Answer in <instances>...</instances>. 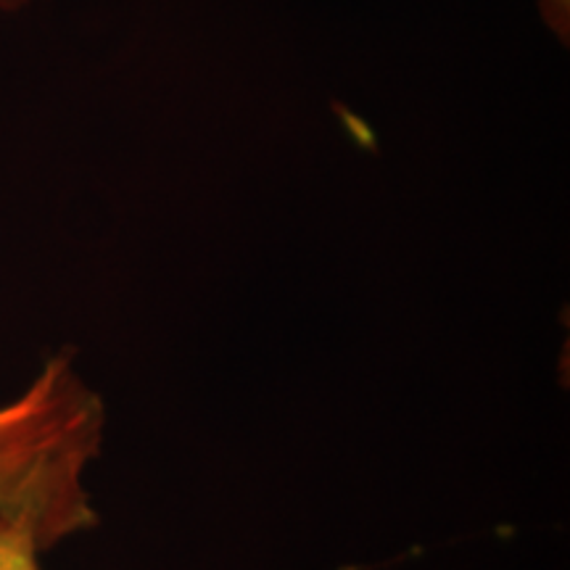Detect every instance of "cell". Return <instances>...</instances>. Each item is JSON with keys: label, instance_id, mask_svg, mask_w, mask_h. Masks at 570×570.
<instances>
[{"label": "cell", "instance_id": "obj_1", "mask_svg": "<svg viewBox=\"0 0 570 570\" xmlns=\"http://www.w3.org/2000/svg\"><path fill=\"white\" fill-rule=\"evenodd\" d=\"M104 441V404L69 354L46 360L13 402L0 404V523L42 552L98 523L88 483Z\"/></svg>", "mask_w": 570, "mask_h": 570}, {"label": "cell", "instance_id": "obj_2", "mask_svg": "<svg viewBox=\"0 0 570 570\" xmlns=\"http://www.w3.org/2000/svg\"><path fill=\"white\" fill-rule=\"evenodd\" d=\"M40 554L30 533L0 523V570H40Z\"/></svg>", "mask_w": 570, "mask_h": 570}, {"label": "cell", "instance_id": "obj_3", "mask_svg": "<svg viewBox=\"0 0 570 570\" xmlns=\"http://www.w3.org/2000/svg\"><path fill=\"white\" fill-rule=\"evenodd\" d=\"M539 17L558 40L570 38V0H537Z\"/></svg>", "mask_w": 570, "mask_h": 570}, {"label": "cell", "instance_id": "obj_4", "mask_svg": "<svg viewBox=\"0 0 570 570\" xmlns=\"http://www.w3.org/2000/svg\"><path fill=\"white\" fill-rule=\"evenodd\" d=\"M38 0H0V11L3 13H19L24 9H32Z\"/></svg>", "mask_w": 570, "mask_h": 570}]
</instances>
